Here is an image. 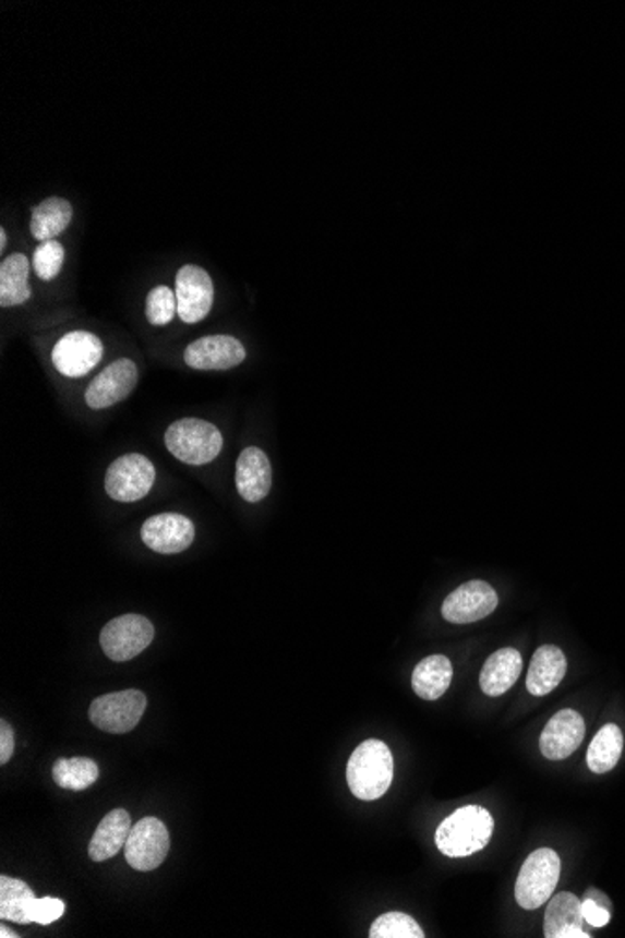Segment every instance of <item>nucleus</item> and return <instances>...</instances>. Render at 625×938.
<instances>
[{
  "instance_id": "4468645a",
  "label": "nucleus",
  "mask_w": 625,
  "mask_h": 938,
  "mask_svg": "<svg viewBox=\"0 0 625 938\" xmlns=\"http://www.w3.org/2000/svg\"><path fill=\"white\" fill-rule=\"evenodd\" d=\"M184 360L191 370L227 371L244 362L245 349L237 337L206 336L185 349Z\"/></svg>"
},
{
  "instance_id": "ddd939ff",
  "label": "nucleus",
  "mask_w": 625,
  "mask_h": 938,
  "mask_svg": "<svg viewBox=\"0 0 625 938\" xmlns=\"http://www.w3.org/2000/svg\"><path fill=\"white\" fill-rule=\"evenodd\" d=\"M141 540L159 555H177L195 540V527L191 519L180 514H159L146 519L141 529Z\"/></svg>"
},
{
  "instance_id": "c756f323",
  "label": "nucleus",
  "mask_w": 625,
  "mask_h": 938,
  "mask_svg": "<svg viewBox=\"0 0 625 938\" xmlns=\"http://www.w3.org/2000/svg\"><path fill=\"white\" fill-rule=\"evenodd\" d=\"M67 905L64 901L55 898L34 899L33 911H31V919L40 925H49L64 914Z\"/></svg>"
},
{
  "instance_id": "aec40b11",
  "label": "nucleus",
  "mask_w": 625,
  "mask_h": 938,
  "mask_svg": "<svg viewBox=\"0 0 625 938\" xmlns=\"http://www.w3.org/2000/svg\"><path fill=\"white\" fill-rule=\"evenodd\" d=\"M130 833H132L130 813L125 809H115V811L106 815L96 828L91 845H88V856L94 862H106V859L117 856L120 849L125 846Z\"/></svg>"
},
{
  "instance_id": "6e6552de",
  "label": "nucleus",
  "mask_w": 625,
  "mask_h": 938,
  "mask_svg": "<svg viewBox=\"0 0 625 938\" xmlns=\"http://www.w3.org/2000/svg\"><path fill=\"white\" fill-rule=\"evenodd\" d=\"M171 849L169 830L156 817H145L125 841V862L137 871H152L164 864Z\"/></svg>"
},
{
  "instance_id": "bb28decb",
  "label": "nucleus",
  "mask_w": 625,
  "mask_h": 938,
  "mask_svg": "<svg viewBox=\"0 0 625 938\" xmlns=\"http://www.w3.org/2000/svg\"><path fill=\"white\" fill-rule=\"evenodd\" d=\"M371 938H423V929L412 916L402 912H386L373 922Z\"/></svg>"
},
{
  "instance_id": "39448f33",
  "label": "nucleus",
  "mask_w": 625,
  "mask_h": 938,
  "mask_svg": "<svg viewBox=\"0 0 625 938\" xmlns=\"http://www.w3.org/2000/svg\"><path fill=\"white\" fill-rule=\"evenodd\" d=\"M145 710L146 695L139 689H125L94 699L88 715L99 731L122 734L137 727Z\"/></svg>"
},
{
  "instance_id": "2f4dec72",
  "label": "nucleus",
  "mask_w": 625,
  "mask_h": 938,
  "mask_svg": "<svg viewBox=\"0 0 625 938\" xmlns=\"http://www.w3.org/2000/svg\"><path fill=\"white\" fill-rule=\"evenodd\" d=\"M14 729L8 725L7 721L0 723V762L7 765L8 760L14 755Z\"/></svg>"
},
{
  "instance_id": "4be33fe9",
  "label": "nucleus",
  "mask_w": 625,
  "mask_h": 938,
  "mask_svg": "<svg viewBox=\"0 0 625 938\" xmlns=\"http://www.w3.org/2000/svg\"><path fill=\"white\" fill-rule=\"evenodd\" d=\"M73 208L70 201L62 197H47L33 208L31 232L36 240L49 242L67 231L72 224Z\"/></svg>"
},
{
  "instance_id": "f3484780",
  "label": "nucleus",
  "mask_w": 625,
  "mask_h": 938,
  "mask_svg": "<svg viewBox=\"0 0 625 938\" xmlns=\"http://www.w3.org/2000/svg\"><path fill=\"white\" fill-rule=\"evenodd\" d=\"M546 938H588L585 931L582 903L572 892L556 893L549 899L543 925Z\"/></svg>"
},
{
  "instance_id": "cd10ccee",
  "label": "nucleus",
  "mask_w": 625,
  "mask_h": 938,
  "mask_svg": "<svg viewBox=\"0 0 625 938\" xmlns=\"http://www.w3.org/2000/svg\"><path fill=\"white\" fill-rule=\"evenodd\" d=\"M146 318L154 326H165L172 321L178 313L177 294L169 287L159 285L154 287L146 297Z\"/></svg>"
},
{
  "instance_id": "72a5a7b5",
  "label": "nucleus",
  "mask_w": 625,
  "mask_h": 938,
  "mask_svg": "<svg viewBox=\"0 0 625 938\" xmlns=\"http://www.w3.org/2000/svg\"><path fill=\"white\" fill-rule=\"evenodd\" d=\"M7 229H0V252L7 250Z\"/></svg>"
},
{
  "instance_id": "7c9ffc66",
  "label": "nucleus",
  "mask_w": 625,
  "mask_h": 938,
  "mask_svg": "<svg viewBox=\"0 0 625 938\" xmlns=\"http://www.w3.org/2000/svg\"><path fill=\"white\" fill-rule=\"evenodd\" d=\"M582 916H585L586 924H590L592 927H605L611 922V909H606L593 899L585 898Z\"/></svg>"
},
{
  "instance_id": "0eeeda50",
  "label": "nucleus",
  "mask_w": 625,
  "mask_h": 938,
  "mask_svg": "<svg viewBox=\"0 0 625 938\" xmlns=\"http://www.w3.org/2000/svg\"><path fill=\"white\" fill-rule=\"evenodd\" d=\"M154 641V626L146 616L124 615L101 629V650L112 661H130Z\"/></svg>"
},
{
  "instance_id": "7ed1b4c3",
  "label": "nucleus",
  "mask_w": 625,
  "mask_h": 938,
  "mask_svg": "<svg viewBox=\"0 0 625 938\" xmlns=\"http://www.w3.org/2000/svg\"><path fill=\"white\" fill-rule=\"evenodd\" d=\"M165 446L188 465H206L214 461L224 448V436L218 428L199 418H184L171 423L165 433Z\"/></svg>"
},
{
  "instance_id": "423d86ee",
  "label": "nucleus",
  "mask_w": 625,
  "mask_h": 938,
  "mask_svg": "<svg viewBox=\"0 0 625 938\" xmlns=\"http://www.w3.org/2000/svg\"><path fill=\"white\" fill-rule=\"evenodd\" d=\"M156 469L141 454H128L111 462L107 469L106 491L117 503H135L151 493Z\"/></svg>"
},
{
  "instance_id": "f03ea898",
  "label": "nucleus",
  "mask_w": 625,
  "mask_h": 938,
  "mask_svg": "<svg viewBox=\"0 0 625 938\" xmlns=\"http://www.w3.org/2000/svg\"><path fill=\"white\" fill-rule=\"evenodd\" d=\"M394 780V755L382 741H365L354 749L347 765L350 793L363 802L386 794Z\"/></svg>"
},
{
  "instance_id": "9d476101",
  "label": "nucleus",
  "mask_w": 625,
  "mask_h": 938,
  "mask_svg": "<svg viewBox=\"0 0 625 938\" xmlns=\"http://www.w3.org/2000/svg\"><path fill=\"white\" fill-rule=\"evenodd\" d=\"M178 317L195 324L211 313L214 304V284L208 272L197 265H184L177 274Z\"/></svg>"
},
{
  "instance_id": "473e14b6",
  "label": "nucleus",
  "mask_w": 625,
  "mask_h": 938,
  "mask_svg": "<svg viewBox=\"0 0 625 938\" xmlns=\"http://www.w3.org/2000/svg\"><path fill=\"white\" fill-rule=\"evenodd\" d=\"M586 898L593 899V901H598V903L606 906V909H611V899L606 898L605 893L596 890V888H590V890L586 892Z\"/></svg>"
},
{
  "instance_id": "a878e982",
  "label": "nucleus",
  "mask_w": 625,
  "mask_h": 938,
  "mask_svg": "<svg viewBox=\"0 0 625 938\" xmlns=\"http://www.w3.org/2000/svg\"><path fill=\"white\" fill-rule=\"evenodd\" d=\"M99 768L93 759L86 757H72V759H59L55 762L53 780L60 789L67 791H85L98 780Z\"/></svg>"
},
{
  "instance_id": "5701e85b",
  "label": "nucleus",
  "mask_w": 625,
  "mask_h": 938,
  "mask_svg": "<svg viewBox=\"0 0 625 938\" xmlns=\"http://www.w3.org/2000/svg\"><path fill=\"white\" fill-rule=\"evenodd\" d=\"M28 272H31V265L23 253H12L10 257L2 261L0 265V305L2 308L25 304L31 298Z\"/></svg>"
},
{
  "instance_id": "f257e3e1",
  "label": "nucleus",
  "mask_w": 625,
  "mask_h": 938,
  "mask_svg": "<svg viewBox=\"0 0 625 938\" xmlns=\"http://www.w3.org/2000/svg\"><path fill=\"white\" fill-rule=\"evenodd\" d=\"M493 815L481 806H465L441 822L435 841L448 858H467L480 853L493 838Z\"/></svg>"
},
{
  "instance_id": "393cba45",
  "label": "nucleus",
  "mask_w": 625,
  "mask_h": 938,
  "mask_svg": "<svg viewBox=\"0 0 625 938\" xmlns=\"http://www.w3.org/2000/svg\"><path fill=\"white\" fill-rule=\"evenodd\" d=\"M624 749V734L620 731L618 725L609 723L593 736L592 744L588 747V768L593 773L611 772L612 768L618 765Z\"/></svg>"
},
{
  "instance_id": "20e7f679",
  "label": "nucleus",
  "mask_w": 625,
  "mask_h": 938,
  "mask_svg": "<svg viewBox=\"0 0 625 938\" xmlns=\"http://www.w3.org/2000/svg\"><path fill=\"white\" fill-rule=\"evenodd\" d=\"M560 879V856L553 849L533 851L520 867L515 899L525 911H536L553 898Z\"/></svg>"
},
{
  "instance_id": "f704fd0d",
  "label": "nucleus",
  "mask_w": 625,
  "mask_h": 938,
  "mask_svg": "<svg viewBox=\"0 0 625 938\" xmlns=\"http://www.w3.org/2000/svg\"><path fill=\"white\" fill-rule=\"evenodd\" d=\"M0 937H2V938H10V937L17 938V937H20V935H15L14 931H10V929H7V927H0Z\"/></svg>"
},
{
  "instance_id": "f8f14e48",
  "label": "nucleus",
  "mask_w": 625,
  "mask_h": 938,
  "mask_svg": "<svg viewBox=\"0 0 625 938\" xmlns=\"http://www.w3.org/2000/svg\"><path fill=\"white\" fill-rule=\"evenodd\" d=\"M498 605L496 590L485 581H468L442 603V616L452 624L483 621Z\"/></svg>"
},
{
  "instance_id": "1a4fd4ad",
  "label": "nucleus",
  "mask_w": 625,
  "mask_h": 938,
  "mask_svg": "<svg viewBox=\"0 0 625 938\" xmlns=\"http://www.w3.org/2000/svg\"><path fill=\"white\" fill-rule=\"evenodd\" d=\"M104 358V344L91 332H70L55 345L53 365L64 377H85Z\"/></svg>"
},
{
  "instance_id": "2eb2a0df",
  "label": "nucleus",
  "mask_w": 625,
  "mask_h": 938,
  "mask_svg": "<svg viewBox=\"0 0 625 938\" xmlns=\"http://www.w3.org/2000/svg\"><path fill=\"white\" fill-rule=\"evenodd\" d=\"M586 725L575 710H560L546 723L540 736V749L549 760H564L579 749L585 741Z\"/></svg>"
},
{
  "instance_id": "412c9836",
  "label": "nucleus",
  "mask_w": 625,
  "mask_h": 938,
  "mask_svg": "<svg viewBox=\"0 0 625 938\" xmlns=\"http://www.w3.org/2000/svg\"><path fill=\"white\" fill-rule=\"evenodd\" d=\"M454 678L452 661L446 656H429L416 665L412 673V689L423 700L441 699L448 692Z\"/></svg>"
},
{
  "instance_id": "9b49d317",
  "label": "nucleus",
  "mask_w": 625,
  "mask_h": 938,
  "mask_svg": "<svg viewBox=\"0 0 625 938\" xmlns=\"http://www.w3.org/2000/svg\"><path fill=\"white\" fill-rule=\"evenodd\" d=\"M139 381L137 365L128 358H120L94 378L86 388L85 401L91 409L101 410L124 401L132 396Z\"/></svg>"
},
{
  "instance_id": "c85d7f7f",
  "label": "nucleus",
  "mask_w": 625,
  "mask_h": 938,
  "mask_svg": "<svg viewBox=\"0 0 625 938\" xmlns=\"http://www.w3.org/2000/svg\"><path fill=\"white\" fill-rule=\"evenodd\" d=\"M64 257H67L64 245L57 240L40 242L33 258L34 270L38 274V278L44 279V281H51V279L57 278L62 270V265H64Z\"/></svg>"
},
{
  "instance_id": "b1692460",
  "label": "nucleus",
  "mask_w": 625,
  "mask_h": 938,
  "mask_svg": "<svg viewBox=\"0 0 625 938\" xmlns=\"http://www.w3.org/2000/svg\"><path fill=\"white\" fill-rule=\"evenodd\" d=\"M36 895L28 888L27 882L12 879L2 875L0 877V918L10 919L15 924H33L31 911Z\"/></svg>"
},
{
  "instance_id": "a211bd4d",
  "label": "nucleus",
  "mask_w": 625,
  "mask_h": 938,
  "mask_svg": "<svg viewBox=\"0 0 625 938\" xmlns=\"http://www.w3.org/2000/svg\"><path fill=\"white\" fill-rule=\"evenodd\" d=\"M567 671V660L564 652L554 645H543L532 656L528 669L527 687L536 697H543L554 692L564 681Z\"/></svg>"
},
{
  "instance_id": "dca6fc26",
  "label": "nucleus",
  "mask_w": 625,
  "mask_h": 938,
  "mask_svg": "<svg viewBox=\"0 0 625 938\" xmlns=\"http://www.w3.org/2000/svg\"><path fill=\"white\" fill-rule=\"evenodd\" d=\"M237 490L248 503H261L272 490V465L257 446L245 448L237 461Z\"/></svg>"
},
{
  "instance_id": "6ab92c4d",
  "label": "nucleus",
  "mask_w": 625,
  "mask_h": 938,
  "mask_svg": "<svg viewBox=\"0 0 625 938\" xmlns=\"http://www.w3.org/2000/svg\"><path fill=\"white\" fill-rule=\"evenodd\" d=\"M522 671V658L519 650L515 648H502L496 650L481 669V692L491 697L504 695L519 681Z\"/></svg>"
}]
</instances>
